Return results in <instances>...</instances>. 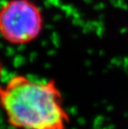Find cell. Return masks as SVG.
Instances as JSON below:
<instances>
[{"label": "cell", "mask_w": 128, "mask_h": 129, "mask_svg": "<svg viewBox=\"0 0 128 129\" xmlns=\"http://www.w3.org/2000/svg\"><path fill=\"white\" fill-rule=\"evenodd\" d=\"M43 24L42 11L32 0H9L0 7V35L12 45L33 42Z\"/></svg>", "instance_id": "2"}, {"label": "cell", "mask_w": 128, "mask_h": 129, "mask_svg": "<svg viewBox=\"0 0 128 129\" xmlns=\"http://www.w3.org/2000/svg\"><path fill=\"white\" fill-rule=\"evenodd\" d=\"M0 108L17 129H67L70 121L53 80L13 76L0 85Z\"/></svg>", "instance_id": "1"}, {"label": "cell", "mask_w": 128, "mask_h": 129, "mask_svg": "<svg viewBox=\"0 0 128 129\" xmlns=\"http://www.w3.org/2000/svg\"><path fill=\"white\" fill-rule=\"evenodd\" d=\"M3 72H4V65H3V62H1V60H0V79L2 78Z\"/></svg>", "instance_id": "3"}]
</instances>
